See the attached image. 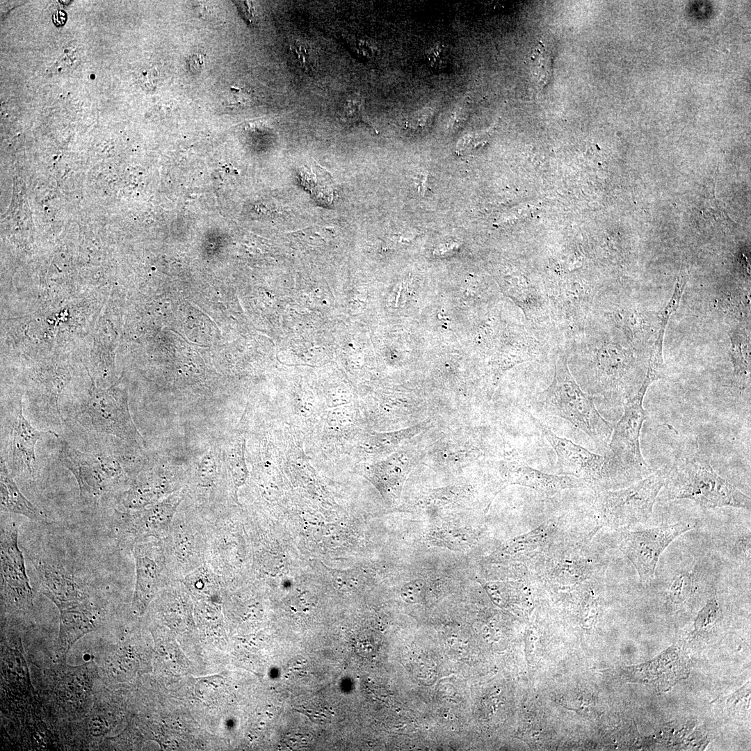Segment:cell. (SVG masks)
I'll list each match as a JSON object with an SVG mask.
<instances>
[{
    "label": "cell",
    "mask_w": 751,
    "mask_h": 751,
    "mask_svg": "<svg viewBox=\"0 0 751 751\" xmlns=\"http://www.w3.org/2000/svg\"><path fill=\"white\" fill-rule=\"evenodd\" d=\"M33 565L41 592L58 610L89 599L87 586L60 563L41 558Z\"/></svg>",
    "instance_id": "obj_13"
},
{
    "label": "cell",
    "mask_w": 751,
    "mask_h": 751,
    "mask_svg": "<svg viewBox=\"0 0 751 751\" xmlns=\"http://www.w3.org/2000/svg\"><path fill=\"white\" fill-rule=\"evenodd\" d=\"M61 464L74 476L81 501L98 505L118 496L127 487L143 462L132 455L88 453L80 451L58 435Z\"/></svg>",
    "instance_id": "obj_2"
},
{
    "label": "cell",
    "mask_w": 751,
    "mask_h": 751,
    "mask_svg": "<svg viewBox=\"0 0 751 751\" xmlns=\"http://www.w3.org/2000/svg\"><path fill=\"white\" fill-rule=\"evenodd\" d=\"M661 497L690 499L704 508L734 507L750 510L751 500L713 469L700 450L691 452L668 468Z\"/></svg>",
    "instance_id": "obj_1"
},
{
    "label": "cell",
    "mask_w": 751,
    "mask_h": 751,
    "mask_svg": "<svg viewBox=\"0 0 751 751\" xmlns=\"http://www.w3.org/2000/svg\"><path fill=\"white\" fill-rule=\"evenodd\" d=\"M522 410L554 449L557 455V465L563 474L581 478L587 485L601 490L605 485L617 479L608 454L601 455L592 453L558 436L525 407Z\"/></svg>",
    "instance_id": "obj_7"
},
{
    "label": "cell",
    "mask_w": 751,
    "mask_h": 751,
    "mask_svg": "<svg viewBox=\"0 0 751 751\" xmlns=\"http://www.w3.org/2000/svg\"><path fill=\"white\" fill-rule=\"evenodd\" d=\"M324 170L318 165H314L309 168H305L300 175L304 186L309 188L313 195L319 199L320 195H321V192H322L328 202L331 203L333 200V189L328 177V173Z\"/></svg>",
    "instance_id": "obj_21"
},
{
    "label": "cell",
    "mask_w": 751,
    "mask_h": 751,
    "mask_svg": "<svg viewBox=\"0 0 751 751\" xmlns=\"http://www.w3.org/2000/svg\"><path fill=\"white\" fill-rule=\"evenodd\" d=\"M718 611L716 600H710L699 613L695 623V627L702 629L713 622L718 616Z\"/></svg>",
    "instance_id": "obj_25"
},
{
    "label": "cell",
    "mask_w": 751,
    "mask_h": 751,
    "mask_svg": "<svg viewBox=\"0 0 751 751\" xmlns=\"http://www.w3.org/2000/svg\"><path fill=\"white\" fill-rule=\"evenodd\" d=\"M59 611L57 648L60 655L65 656L76 641L96 629L100 615L89 599Z\"/></svg>",
    "instance_id": "obj_17"
},
{
    "label": "cell",
    "mask_w": 751,
    "mask_h": 751,
    "mask_svg": "<svg viewBox=\"0 0 751 751\" xmlns=\"http://www.w3.org/2000/svg\"><path fill=\"white\" fill-rule=\"evenodd\" d=\"M225 461L227 471L229 475L236 495L237 490L243 485L248 476L245 460L244 437H234L229 442L225 451Z\"/></svg>",
    "instance_id": "obj_20"
},
{
    "label": "cell",
    "mask_w": 751,
    "mask_h": 751,
    "mask_svg": "<svg viewBox=\"0 0 751 751\" xmlns=\"http://www.w3.org/2000/svg\"><path fill=\"white\" fill-rule=\"evenodd\" d=\"M188 64L192 72L197 73L204 68V58L201 54H193L188 60Z\"/></svg>",
    "instance_id": "obj_30"
},
{
    "label": "cell",
    "mask_w": 751,
    "mask_h": 751,
    "mask_svg": "<svg viewBox=\"0 0 751 751\" xmlns=\"http://www.w3.org/2000/svg\"><path fill=\"white\" fill-rule=\"evenodd\" d=\"M667 471V467L659 469L628 487L598 492L594 503L598 524L625 528L645 522L653 513Z\"/></svg>",
    "instance_id": "obj_4"
},
{
    "label": "cell",
    "mask_w": 751,
    "mask_h": 751,
    "mask_svg": "<svg viewBox=\"0 0 751 751\" xmlns=\"http://www.w3.org/2000/svg\"><path fill=\"white\" fill-rule=\"evenodd\" d=\"M423 591L421 584L417 581L405 584L401 590L403 599L408 603H417L421 599Z\"/></svg>",
    "instance_id": "obj_28"
},
{
    "label": "cell",
    "mask_w": 751,
    "mask_h": 751,
    "mask_svg": "<svg viewBox=\"0 0 751 751\" xmlns=\"http://www.w3.org/2000/svg\"><path fill=\"white\" fill-rule=\"evenodd\" d=\"M508 483L527 487L547 494L564 490L576 489L587 484L581 478L570 475L544 473L521 460L503 461L500 466Z\"/></svg>",
    "instance_id": "obj_16"
},
{
    "label": "cell",
    "mask_w": 751,
    "mask_h": 751,
    "mask_svg": "<svg viewBox=\"0 0 751 751\" xmlns=\"http://www.w3.org/2000/svg\"><path fill=\"white\" fill-rule=\"evenodd\" d=\"M427 58L434 67L444 69L448 64L449 55L446 54V49L438 45L428 51Z\"/></svg>",
    "instance_id": "obj_27"
},
{
    "label": "cell",
    "mask_w": 751,
    "mask_h": 751,
    "mask_svg": "<svg viewBox=\"0 0 751 751\" xmlns=\"http://www.w3.org/2000/svg\"><path fill=\"white\" fill-rule=\"evenodd\" d=\"M190 523L181 522L172 523V529L170 528L167 539V543L163 544L167 565L171 562L175 567V572L182 573L192 572L198 567L204 561V554L207 549V541H200L202 539L200 531L197 533L195 528L191 526Z\"/></svg>",
    "instance_id": "obj_15"
},
{
    "label": "cell",
    "mask_w": 751,
    "mask_h": 751,
    "mask_svg": "<svg viewBox=\"0 0 751 751\" xmlns=\"http://www.w3.org/2000/svg\"><path fill=\"white\" fill-rule=\"evenodd\" d=\"M693 587L692 576L688 572H683L676 576L672 581L669 597L674 603H681L689 595Z\"/></svg>",
    "instance_id": "obj_23"
},
{
    "label": "cell",
    "mask_w": 751,
    "mask_h": 751,
    "mask_svg": "<svg viewBox=\"0 0 751 751\" xmlns=\"http://www.w3.org/2000/svg\"><path fill=\"white\" fill-rule=\"evenodd\" d=\"M74 418L86 429L113 435L134 449L145 447L130 414L127 396L120 391L94 389Z\"/></svg>",
    "instance_id": "obj_6"
},
{
    "label": "cell",
    "mask_w": 751,
    "mask_h": 751,
    "mask_svg": "<svg viewBox=\"0 0 751 751\" xmlns=\"http://www.w3.org/2000/svg\"><path fill=\"white\" fill-rule=\"evenodd\" d=\"M21 401L15 409L10 441V471L33 478L36 472L35 447L38 440L46 434L58 435L51 430L42 431L34 428L23 414Z\"/></svg>",
    "instance_id": "obj_14"
},
{
    "label": "cell",
    "mask_w": 751,
    "mask_h": 751,
    "mask_svg": "<svg viewBox=\"0 0 751 751\" xmlns=\"http://www.w3.org/2000/svg\"><path fill=\"white\" fill-rule=\"evenodd\" d=\"M363 102L362 97L354 95L344 104L340 112V119L344 123L355 124L362 120Z\"/></svg>",
    "instance_id": "obj_24"
},
{
    "label": "cell",
    "mask_w": 751,
    "mask_h": 751,
    "mask_svg": "<svg viewBox=\"0 0 751 751\" xmlns=\"http://www.w3.org/2000/svg\"><path fill=\"white\" fill-rule=\"evenodd\" d=\"M217 464L211 451L206 453L200 460L195 481L197 486L208 487L215 484L217 478Z\"/></svg>",
    "instance_id": "obj_22"
},
{
    "label": "cell",
    "mask_w": 751,
    "mask_h": 751,
    "mask_svg": "<svg viewBox=\"0 0 751 751\" xmlns=\"http://www.w3.org/2000/svg\"><path fill=\"white\" fill-rule=\"evenodd\" d=\"M653 382L645 375L638 392L624 403L623 414L613 429L607 454L619 479L636 482L651 474V468L641 452L640 439L647 418L643 400Z\"/></svg>",
    "instance_id": "obj_5"
},
{
    "label": "cell",
    "mask_w": 751,
    "mask_h": 751,
    "mask_svg": "<svg viewBox=\"0 0 751 751\" xmlns=\"http://www.w3.org/2000/svg\"><path fill=\"white\" fill-rule=\"evenodd\" d=\"M534 407L565 419L585 433L597 446L608 447L613 427L576 383L565 360H561L557 364L554 381L540 394Z\"/></svg>",
    "instance_id": "obj_3"
},
{
    "label": "cell",
    "mask_w": 751,
    "mask_h": 751,
    "mask_svg": "<svg viewBox=\"0 0 751 751\" xmlns=\"http://www.w3.org/2000/svg\"><path fill=\"white\" fill-rule=\"evenodd\" d=\"M154 538L132 545L136 565V583L132 608L138 615L144 613L150 602L166 581H170L163 544Z\"/></svg>",
    "instance_id": "obj_11"
},
{
    "label": "cell",
    "mask_w": 751,
    "mask_h": 751,
    "mask_svg": "<svg viewBox=\"0 0 751 751\" xmlns=\"http://www.w3.org/2000/svg\"><path fill=\"white\" fill-rule=\"evenodd\" d=\"M549 525L538 528L515 537L508 540L499 554L506 560H520L527 558L541 549L546 542L549 532Z\"/></svg>",
    "instance_id": "obj_19"
},
{
    "label": "cell",
    "mask_w": 751,
    "mask_h": 751,
    "mask_svg": "<svg viewBox=\"0 0 751 751\" xmlns=\"http://www.w3.org/2000/svg\"><path fill=\"white\" fill-rule=\"evenodd\" d=\"M0 541L1 601L11 609L25 611L32 606L33 596L15 522L1 519Z\"/></svg>",
    "instance_id": "obj_9"
},
{
    "label": "cell",
    "mask_w": 751,
    "mask_h": 751,
    "mask_svg": "<svg viewBox=\"0 0 751 751\" xmlns=\"http://www.w3.org/2000/svg\"><path fill=\"white\" fill-rule=\"evenodd\" d=\"M179 488L168 467L159 464L145 465L115 501L126 510H140L159 502Z\"/></svg>",
    "instance_id": "obj_12"
},
{
    "label": "cell",
    "mask_w": 751,
    "mask_h": 751,
    "mask_svg": "<svg viewBox=\"0 0 751 751\" xmlns=\"http://www.w3.org/2000/svg\"><path fill=\"white\" fill-rule=\"evenodd\" d=\"M0 467L1 512L20 515L35 522L45 519L44 512L22 493L2 457Z\"/></svg>",
    "instance_id": "obj_18"
},
{
    "label": "cell",
    "mask_w": 751,
    "mask_h": 751,
    "mask_svg": "<svg viewBox=\"0 0 751 751\" xmlns=\"http://www.w3.org/2000/svg\"><path fill=\"white\" fill-rule=\"evenodd\" d=\"M294 56L296 58L298 63L303 68H307L309 58V54L304 45L296 44L291 46V48Z\"/></svg>",
    "instance_id": "obj_29"
},
{
    "label": "cell",
    "mask_w": 751,
    "mask_h": 751,
    "mask_svg": "<svg viewBox=\"0 0 751 751\" xmlns=\"http://www.w3.org/2000/svg\"><path fill=\"white\" fill-rule=\"evenodd\" d=\"M53 19H54V22L55 24H57L58 26H61V25H63V24L65 23L66 14L63 10L57 11L54 14V15L53 17Z\"/></svg>",
    "instance_id": "obj_32"
},
{
    "label": "cell",
    "mask_w": 751,
    "mask_h": 751,
    "mask_svg": "<svg viewBox=\"0 0 751 751\" xmlns=\"http://www.w3.org/2000/svg\"><path fill=\"white\" fill-rule=\"evenodd\" d=\"M696 523L679 522L636 531H624L620 549L635 567L642 581L651 579L659 557L679 535L694 529Z\"/></svg>",
    "instance_id": "obj_8"
},
{
    "label": "cell",
    "mask_w": 751,
    "mask_h": 751,
    "mask_svg": "<svg viewBox=\"0 0 751 751\" xmlns=\"http://www.w3.org/2000/svg\"><path fill=\"white\" fill-rule=\"evenodd\" d=\"M434 111L430 108H424L413 113L407 120V124L414 129H423L430 124Z\"/></svg>",
    "instance_id": "obj_26"
},
{
    "label": "cell",
    "mask_w": 751,
    "mask_h": 751,
    "mask_svg": "<svg viewBox=\"0 0 751 751\" xmlns=\"http://www.w3.org/2000/svg\"><path fill=\"white\" fill-rule=\"evenodd\" d=\"M184 494L179 490L146 508L125 512L116 510V528L120 538L132 545L150 538L163 540L169 533Z\"/></svg>",
    "instance_id": "obj_10"
},
{
    "label": "cell",
    "mask_w": 751,
    "mask_h": 751,
    "mask_svg": "<svg viewBox=\"0 0 751 751\" xmlns=\"http://www.w3.org/2000/svg\"><path fill=\"white\" fill-rule=\"evenodd\" d=\"M238 6L241 8V13L243 14L244 18L250 21L253 17V10L251 4L247 1H243V3H239Z\"/></svg>",
    "instance_id": "obj_31"
}]
</instances>
